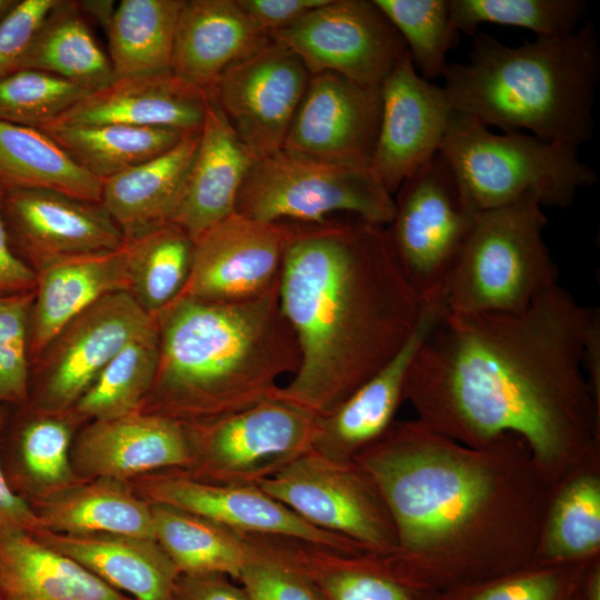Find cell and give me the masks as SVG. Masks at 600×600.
<instances>
[{"instance_id":"9f6ffc18","label":"cell","mask_w":600,"mask_h":600,"mask_svg":"<svg viewBox=\"0 0 600 600\" xmlns=\"http://www.w3.org/2000/svg\"><path fill=\"white\" fill-rule=\"evenodd\" d=\"M577 600H580V593H579V597H578V599H577Z\"/></svg>"},{"instance_id":"4316f807","label":"cell","mask_w":600,"mask_h":600,"mask_svg":"<svg viewBox=\"0 0 600 600\" xmlns=\"http://www.w3.org/2000/svg\"><path fill=\"white\" fill-rule=\"evenodd\" d=\"M99 580L134 600H176L181 574L156 539L119 533H33Z\"/></svg>"},{"instance_id":"d590c367","label":"cell","mask_w":600,"mask_h":600,"mask_svg":"<svg viewBox=\"0 0 600 600\" xmlns=\"http://www.w3.org/2000/svg\"><path fill=\"white\" fill-rule=\"evenodd\" d=\"M154 539L180 573H221L238 580L252 556L241 532L201 516L151 504Z\"/></svg>"},{"instance_id":"8992f818","label":"cell","mask_w":600,"mask_h":600,"mask_svg":"<svg viewBox=\"0 0 600 600\" xmlns=\"http://www.w3.org/2000/svg\"><path fill=\"white\" fill-rule=\"evenodd\" d=\"M574 146L522 131L496 133L474 118L452 112L439 154L476 211L503 207L533 196L542 207L564 209L597 172Z\"/></svg>"},{"instance_id":"e0dca14e","label":"cell","mask_w":600,"mask_h":600,"mask_svg":"<svg viewBox=\"0 0 600 600\" xmlns=\"http://www.w3.org/2000/svg\"><path fill=\"white\" fill-rule=\"evenodd\" d=\"M1 217L13 252L36 273L72 257L118 250L121 230L101 202L46 189L6 191Z\"/></svg>"},{"instance_id":"60d3db41","label":"cell","mask_w":600,"mask_h":600,"mask_svg":"<svg viewBox=\"0 0 600 600\" xmlns=\"http://www.w3.org/2000/svg\"><path fill=\"white\" fill-rule=\"evenodd\" d=\"M402 38L417 72L428 81L443 78L459 32L449 0H373Z\"/></svg>"},{"instance_id":"74e56055","label":"cell","mask_w":600,"mask_h":600,"mask_svg":"<svg viewBox=\"0 0 600 600\" xmlns=\"http://www.w3.org/2000/svg\"><path fill=\"white\" fill-rule=\"evenodd\" d=\"M124 244L127 293L154 317L184 289L191 272L194 240L172 222Z\"/></svg>"},{"instance_id":"7bdbcfd3","label":"cell","mask_w":600,"mask_h":600,"mask_svg":"<svg viewBox=\"0 0 600 600\" xmlns=\"http://www.w3.org/2000/svg\"><path fill=\"white\" fill-rule=\"evenodd\" d=\"M47 72L21 69L0 79V120L41 129L88 94Z\"/></svg>"},{"instance_id":"f907efd6","label":"cell","mask_w":600,"mask_h":600,"mask_svg":"<svg viewBox=\"0 0 600 600\" xmlns=\"http://www.w3.org/2000/svg\"><path fill=\"white\" fill-rule=\"evenodd\" d=\"M9 412L8 406L0 404V438ZM0 528L16 529L37 533L42 531L41 523L27 502L20 499L9 487L0 462Z\"/></svg>"},{"instance_id":"f5cc1de1","label":"cell","mask_w":600,"mask_h":600,"mask_svg":"<svg viewBox=\"0 0 600 600\" xmlns=\"http://www.w3.org/2000/svg\"><path fill=\"white\" fill-rule=\"evenodd\" d=\"M80 11H86L96 21L100 23L103 29L108 30L111 19L113 17L116 6L114 1L110 0H89L78 2Z\"/></svg>"},{"instance_id":"9c48e42d","label":"cell","mask_w":600,"mask_h":600,"mask_svg":"<svg viewBox=\"0 0 600 600\" xmlns=\"http://www.w3.org/2000/svg\"><path fill=\"white\" fill-rule=\"evenodd\" d=\"M317 418L280 398L221 417L181 423L194 479L257 486L311 450Z\"/></svg>"},{"instance_id":"f546056e","label":"cell","mask_w":600,"mask_h":600,"mask_svg":"<svg viewBox=\"0 0 600 600\" xmlns=\"http://www.w3.org/2000/svg\"><path fill=\"white\" fill-rule=\"evenodd\" d=\"M0 600H134L33 533L0 528Z\"/></svg>"},{"instance_id":"83f0119b","label":"cell","mask_w":600,"mask_h":600,"mask_svg":"<svg viewBox=\"0 0 600 600\" xmlns=\"http://www.w3.org/2000/svg\"><path fill=\"white\" fill-rule=\"evenodd\" d=\"M127 290L126 244L62 259L39 270L30 320V368L69 321L101 298Z\"/></svg>"},{"instance_id":"7a4b0ae2","label":"cell","mask_w":600,"mask_h":600,"mask_svg":"<svg viewBox=\"0 0 600 600\" xmlns=\"http://www.w3.org/2000/svg\"><path fill=\"white\" fill-rule=\"evenodd\" d=\"M354 460L386 501L387 556L406 578L441 594L532 563L551 484L519 436L472 447L394 420Z\"/></svg>"},{"instance_id":"8fae6325","label":"cell","mask_w":600,"mask_h":600,"mask_svg":"<svg viewBox=\"0 0 600 600\" xmlns=\"http://www.w3.org/2000/svg\"><path fill=\"white\" fill-rule=\"evenodd\" d=\"M311 526L390 554L397 533L372 477L356 461H334L312 450L257 484Z\"/></svg>"},{"instance_id":"ee69618b","label":"cell","mask_w":600,"mask_h":600,"mask_svg":"<svg viewBox=\"0 0 600 600\" xmlns=\"http://www.w3.org/2000/svg\"><path fill=\"white\" fill-rule=\"evenodd\" d=\"M36 290L0 296V404L29 401V336Z\"/></svg>"},{"instance_id":"2e32d148","label":"cell","mask_w":600,"mask_h":600,"mask_svg":"<svg viewBox=\"0 0 600 600\" xmlns=\"http://www.w3.org/2000/svg\"><path fill=\"white\" fill-rule=\"evenodd\" d=\"M289 222H263L233 213L194 240L192 267L179 297L239 302L279 284Z\"/></svg>"},{"instance_id":"f6af8a7d","label":"cell","mask_w":600,"mask_h":600,"mask_svg":"<svg viewBox=\"0 0 600 600\" xmlns=\"http://www.w3.org/2000/svg\"><path fill=\"white\" fill-rule=\"evenodd\" d=\"M250 547L252 556L238 579L250 600H322L298 570Z\"/></svg>"},{"instance_id":"44dd1931","label":"cell","mask_w":600,"mask_h":600,"mask_svg":"<svg viewBox=\"0 0 600 600\" xmlns=\"http://www.w3.org/2000/svg\"><path fill=\"white\" fill-rule=\"evenodd\" d=\"M243 536L256 550L302 573L322 600H437L439 596L406 578L387 554L350 553L282 536Z\"/></svg>"},{"instance_id":"e575fe53","label":"cell","mask_w":600,"mask_h":600,"mask_svg":"<svg viewBox=\"0 0 600 600\" xmlns=\"http://www.w3.org/2000/svg\"><path fill=\"white\" fill-rule=\"evenodd\" d=\"M39 130L101 181L166 153L187 134L171 128L123 124L50 123Z\"/></svg>"},{"instance_id":"ab89813d","label":"cell","mask_w":600,"mask_h":600,"mask_svg":"<svg viewBox=\"0 0 600 600\" xmlns=\"http://www.w3.org/2000/svg\"><path fill=\"white\" fill-rule=\"evenodd\" d=\"M458 30L474 36L482 23L527 29L538 37L573 32L587 12L582 0H449Z\"/></svg>"},{"instance_id":"b9f144b4","label":"cell","mask_w":600,"mask_h":600,"mask_svg":"<svg viewBox=\"0 0 600 600\" xmlns=\"http://www.w3.org/2000/svg\"><path fill=\"white\" fill-rule=\"evenodd\" d=\"M593 560L530 563L483 582L441 593L437 600H577Z\"/></svg>"},{"instance_id":"d6986e66","label":"cell","mask_w":600,"mask_h":600,"mask_svg":"<svg viewBox=\"0 0 600 600\" xmlns=\"http://www.w3.org/2000/svg\"><path fill=\"white\" fill-rule=\"evenodd\" d=\"M381 114L370 168L392 196L430 161L452 110L442 87L422 78L406 51L380 87Z\"/></svg>"},{"instance_id":"cb8c5ba5","label":"cell","mask_w":600,"mask_h":600,"mask_svg":"<svg viewBox=\"0 0 600 600\" xmlns=\"http://www.w3.org/2000/svg\"><path fill=\"white\" fill-rule=\"evenodd\" d=\"M208 93L172 72L116 78L90 92L52 123L163 127L184 133L200 132Z\"/></svg>"},{"instance_id":"30bf717a","label":"cell","mask_w":600,"mask_h":600,"mask_svg":"<svg viewBox=\"0 0 600 600\" xmlns=\"http://www.w3.org/2000/svg\"><path fill=\"white\" fill-rule=\"evenodd\" d=\"M386 227L391 248L424 303L443 298L476 212L439 152L398 189Z\"/></svg>"},{"instance_id":"4fadbf2b","label":"cell","mask_w":600,"mask_h":600,"mask_svg":"<svg viewBox=\"0 0 600 600\" xmlns=\"http://www.w3.org/2000/svg\"><path fill=\"white\" fill-rule=\"evenodd\" d=\"M270 37L291 49L310 74L334 72L376 90L407 51L373 0H327Z\"/></svg>"},{"instance_id":"ba28073f","label":"cell","mask_w":600,"mask_h":600,"mask_svg":"<svg viewBox=\"0 0 600 600\" xmlns=\"http://www.w3.org/2000/svg\"><path fill=\"white\" fill-rule=\"evenodd\" d=\"M394 198L370 167L331 163L279 151L257 159L236 202V213L263 222L310 223L348 212L387 227Z\"/></svg>"},{"instance_id":"5bb4252c","label":"cell","mask_w":600,"mask_h":600,"mask_svg":"<svg viewBox=\"0 0 600 600\" xmlns=\"http://www.w3.org/2000/svg\"><path fill=\"white\" fill-rule=\"evenodd\" d=\"M309 79L302 60L270 37L229 67L208 94L239 140L260 159L282 148Z\"/></svg>"},{"instance_id":"6da1fadb","label":"cell","mask_w":600,"mask_h":600,"mask_svg":"<svg viewBox=\"0 0 600 600\" xmlns=\"http://www.w3.org/2000/svg\"><path fill=\"white\" fill-rule=\"evenodd\" d=\"M598 311L559 284L513 313L447 310L409 368L417 420L463 444L519 436L552 486L600 462V407L583 369Z\"/></svg>"},{"instance_id":"836d02e7","label":"cell","mask_w":600,"mask_h":600,"mask_svg":"<svg viewBox=\"0 0 600 600\" xmlns=\"http://www.w3.org/2000/svg\"><path fill=\"white\" fill-rule=\"evenodd\" d=\"M21 69L50 73L88 92L116 80L110 59L97 44L74 1L59 0L48 13L17 67Z\"/></svg>"},{"instance_id":"3957f363","label":"cell","mask_w":600,"mask_h":600,"mask_svg":"<svg viewBox=\"0 0 600 600\" xmlns=\"http://www.w3.org/2000/svg\"><path fill=\"white\" fill-rule=\"evenodd\" d=\"M289 223L279 299L300 364L276 397L323 417L400 351L426 303L386 227L357 217Z\"/></svg>"},{"instance_id":"db71d44e","label":"cell","mask_w":600,"mask_h":600,"mask_svg":"<svg viewBox=\"0 0 600 600\" xmlns=\"http://www.w3.org/2000/svg\"><path fill=\"white\" fill-rule=\"evenodd\" d=\"M580 600H600V558L593 560L580 588Z\"/></svg>"},{"instance_id":"9a60e30c","label":"cell","mask_w":600,"mask_h":600,"mask_svg":"<svg viewBox=\"0 0 600 600\" xmlns=\"http://www.w3.org/2000/svg\"><path fill=\"white\" fill-rule=\"evenodd\" d=\"M129 483L150 504L178 508L237 532L297 538L350 553L366 551L346 537L311 526L258 486L211 483L183 469L149 472Z\"/></svg>"},{"instance_id":"681fc988","label":"cell","mask_w":600,"mask_h":600,"mask_svg":"<svg viewBox=\"0 0 600 600\" xmlns=\"http://www.w3.org/2000/svg\"><path fill=\"white\" fill-rule=\"evenodd\" d=\"M0 190V296L34 291L37 273L11 249L1 217Z\"/></svg>"},{"instance_id":"1f68e13d","label":"cell","mask_w":600,"mask_h":600,"mask_svg":"<svg viewBox=\"0 0 600 600\" xmlns=\"http://www.w3.org/2000/svg\"><path fill=\"white\" fill-rule=\"evenodd\" d=\"M599 557L600 462H593L551 486L532 563L584 562Z\"/></svg>"},{"instance_id":"7dc6e473","label":"cell","mask_w":600,"mask_h":600,"mask_svg":"<svg viewBox=\"0 0 600 600\" xmlns=\"http://www.w3.org/2000/svg\"><path fill=\"white\" fill-rule=\"evenodd\" d=\"M327 0H237L239 7L262 32L271 36L293 24Z\"/></svg>"},{"instance_id":"8d00e7d4","label":"cell","mask_w":600,"mask_h":600,"mask_svg":"<svg viewBox=\"0 0 600 600\" xmlns=\"http://www.w3.org/2000/svg\"><path fill=\"white\" fill-rule=\"evenodd\" d=\"M183 0H122L107 30L116 78L171 72Z\"/></svg>"},{"instance_id":"f1b7e54d","label":"cell","mask_w":600,"mask_h":600,"mask_svg":"<svg viewBox=\"0 0 600 600\" xmlns=\"http://www.w3.org/2000/svg\"><path fill=\"white\" fill-rule=\"evenodd\" d=\"M199 137L187 133L166 153L102 180L101 204L124 242L174 221Z\"/></svg>"},{"instance_id":"11a10c76","label":"cell","mask_w":600,"mask_h":600,"mask_svg":"<svg viewBox=\"0 0 600 600\" xmlns=\"http://www.w3.org/2000/svg\"><path fill=\"white\" fill-rule=\"evenodd\" d=\"M19 0H0V23L13 9Z\"/></svg>"},{"instance_id":"ac0fdd59","label":"cell","mask_w":600,"mask_h":600,"mask_svg":"<svg viewBox=\"0 0 600 600\" xmlns=\"http://www.w3.org/2000/svg\"><path fill=\"white\" fill-rule=\"evenodd\" d=\"M380 114V90L334 72L310 74L281 149L314 160L370 167Z\"/></svg>"},{"instance_id":"ffe728a7","label":"cell","mask_w":600,"mask_h":600,"mask_svg":"<svg viewBox=\"0 0 600 600\" xmlns=\"http://www.w3.org/2000/svg\"><path fill=\"white\" fill-rule=\"evenodd\" d=\"M189 459L180 422L141 412L89 421L71 447V463L81 479L129 481L158 470L186 469Z\"/></svg>"},{"instance_id":"484cf974","label":"cell","mask_w":600,"mask_h":600,"mask_svg":"<svg viewBox=\"0 0 600 600\" xmlns=\"http://www.w3.org/2000/svg\"><path fill=\"white\" fill-rule=\"evenodd\" d=\"M257 159L209 97L173 223L196 240L210 227L233 214L241 186Z\"/></svg>"},{"instance_id":"277c9868","label":"cell","mask_w":600,"mask_h":600,"mask_svg":"<svg viewBox=\"0 0 600 600\" xmlns=\"http://www.w3.org/2000/svg\"><path fill=\"white\" fill-rule=\"evenodd\" d=\"M153 318L158 367L141 413L189 423L240 411L274 398L300 364L279 284L239 302L178 297Z\"/></svg>"},{"instance_id":"d4e9b609","label":"cell","mask_w":600,"mask_h":600,"mask_svg":"<svg viewBox=\"0 0 600 600\" xmlns=\"http://www.w3.org/2000/svg\"><path fill=\"white\" fill-rule=\"evenodd\" d=\"M270 40L239 7L237 0H183L171 60V72L209 93L233 63Z\"/></svg>"},{"instance_id":"f35d334b","label":"cell","mask_w":600,"mask_h":600,"mask_svg":"<svg viewBox=\"0 0 600 600\" xmlns=\"http://www.w3.org/2000/svg\"><path fill=\"white\" fill-rule=\"evenodd\" d=\"M159 339L154 326L129 341L80 398L73 412L84 423L139 412L158 367Z\"/></svg>"},{"instance_id":"52a82bcc","label":"cell","mask_w":600,"mask_h":600,"mask_svg":"<svg viewBox=\"0 0 600 600\" xmlns=\"http://www.w3.org/2000/svg\"><path fill=\"white\" fill-rule=\"evenodd\" d=\"M547 217L533 196L476 214L443 289L446 310L513 313L558 284L543 240Z\"/></svg>"},{"instance_id":"816d5d0a","label":"cell","mask_w":600,"mask_h":600,"mask_svg":"<svg viewBox=\"0 0 600 600\" xmlns=\"http://www.w3.org/2000/svg\"><path fill=\"white\" fill-rule=\"evenodd\" d=\"M583 369L590 393L600 407V321L592 327L588 337Z\"/></svg>"},{"instance_id":"603a6c76","label":"cell","mask_w":600,"mask_h":600,"mask_svg":"<svg viewBox=\"0 0 600 600\" xmlns=\"http://www.w3.org/2000/svg\"><path fill=\"white\" fill-rule=\"evenodd\" d=\"M84 424L73 412H48L29 403L9 407L0 438V462L10 489L30 504L83 480L71 447Z\"/></svg>"},{"instance_id":"4dcf8cb0","label":"cell","mask_w":600,"mask_h":600,"mask_svg":"<svg viewBox=\"0 0 600 600\" xmlns=\"http://www.w3.org/2000/svg\"><path fill=\"white\" fill-rule=\"evenodd\" d=\"M30 508L44 531L119 533L154 539L151 504L126 480L83 479L30 504Z\"/></svg>"},{"instance_id":"d6a6232c","label":"cell","mask_w":600,"mask_h":600,"mask_svg":"<svg viewBox=\"0 0 600 600\" xmlns=\"http://www.w3.org/2000/svg\"><path fill=\"white\" fill-rule=\"evenodd\" d=\"M46 189L101 202L102 181L43 131L0 120V190Z\"/></svg>"},{"instance_id":"bcb514c9","label":"cell","mask_w":600,"mask_h":600,"mask_svg":"<svg viewBox=\"0 0 600 600\" xmlns=\"http://www.w3.org/2000/svg\"><path fill=\"white\" fill-rule=\"evenodd\" d=\"M59 0H19L0 23V79L14 72Z\"/></svg>"},{"instance_id":"c3c4849f","label":"cell","mask_w":600,"mask_h":600,"mask_svg":"<svg viewBox=\"0 0 600 600\" xmlns=\"http://www.w3.org/2000/svg\"><path fill=\"white\" fill-rule=\"evenodd\" d=\"M176 600H250L242 586L221 573H181Z\"/></svg>"},{"instance_id":"5b68a950","label":"cell","mask_w":600,"mask_h":600,"mask_svg":"<svg viewBox=\"0 0 600 600\" xmlns=\"http://www.w3.org/2000/svg\"><path fill=\"white\" fill-rule=\"evenodd\" d=\"M470 49L443 77L452 111L577 148L592 138L600 50L591 21L517 47L478 31Z\"/></svg>"},{"instance_id":"7c38bea8","label":"cell","mask_w":600,"mask_h":600,"mask_svg":"<svg viewBox=\"0 0 600 600\" xmlns=\"http://www.w3.org/2000/svg\"><path fill=\"white\" fill-rule=\"evenodd\" d=\"M154 326L127 292L110 293L69 321L30 368L29 401L36 409L74 408L111 359Z\"/></svg>"},{"instance_id":"7402d4cb","label":"cell","mask_w":600,"mask_h":600,"mask_svg":"<svg viewBox=\"0 0 600 600\" xmlns=\"http://www.w3.org/2000/svg\"><path fill=\"white\" fill-rule=\"evenodd\" d=\"M444 310L443 298L426 303L418 327L400 351L336 410L317 418L312 451L334 461H352L389 429L404 401L412 359Z\"/></svg>"}]
</instances>
